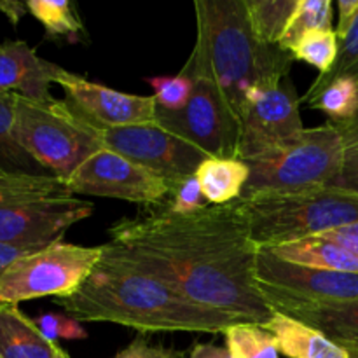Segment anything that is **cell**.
<instances>
[{
	"label": "cell",
	"mask_w": 358,
	"mask_h": 358,
	"mask_svg": "<svg viewBox=\"0 0 358 358\" xmlns=\"http://www.w3.org/2000/svg\"><path fill=\"white\" fill-rule=\"evenodd\" d=\"M311 30H332L331 0H297L285 34L280 41V48L290 52L296 42Z\"/></svg>",
	"instance_id": "obj_26"
},
{
	"label": "cell",
	"mask_w": 358,
	"mask_h": 358,
	"mask_svg": "<svg viewBox=\"0 0 358 358\" xmlns=\"http://www.w3.org/2000/svg\"><path fill=\"white\" fill-rule=\"evenodd\" d=\"M14 138L48 173L63 182L90 156L105 149L100 128L65 100L35 101L16 94Z\"/></svg>",
	"instance_id": "obj_6"
},
{
	"label": "cell",
	"mask_w": 358,
	"mask_h": 358,
	"mask_svg": "<svg viewBox=\"0 0 358 358\" xmlns=\"http://www.w3.org/2000/svg\"><path fill=\"white\" fill-rule=\"evenodd\" d=\"M250 177L241 196L334 185L345 164V140L334 122L304 131L285 145L245 161Z\"/></svg>",
	"instance_id": "obj_7"
},
{
	"label": "cell",
	"mask_w": 358,
	"mask_h": 358,
	"mask_svg": "<svg viewBox=\"0 0 358 358\" xmlns=\"http://www.w3.org/2000/svg\"><path fill=\"white\" fill-rule=\"evenodd\" d=\"M308 107L324 112L331 122L341 124L358 114V83L350 77L311 84L310 91L303 98Z\"/></svg>",
	"instance_id": "obj_21"
},
{
	"label": "cell",
	"mask_w": 358,
	"mask_h": 358,
	"mask_svg": "<svg viewBox=\"0 0 358 358\" xmlns=\"http://www.w3.org/2000/svg\"><path fill=\"white\" fill-rule=\"evenodd\" d=\"M175 358H231L229 350L226 346L217 345H196L187 355Z\"/></svg>",
	"instance_id": "obj_37"
},
{
	"label": "cell",
	"mask_w": 358,
	"mask_h": 358,
	"mask_svg": "<svg viewBox=\"0 0 358 358\" xmlns=\"http://www.w3.org/2000/svg\"><path fill=\"white\" fill-rule=\"evenodd\" d=\"M194 49L182 72L208 79L240 124L257 84L289 76L292 55L255 37L245 0H196Z\"/></svg>",
	"instance_id": "obj_3"
},
{
	"label": "cell",
	"mask_w": 358,
	"mask_h": 358,
	"mask_svg": "<svg viewBox=\"0 0 358 358\" xmlns=\"http://www.w3.org/2000/svg\"><path fill=\"white\" fill-rule=\"evenodd\" d=\"M255 37L268 45H280L297 0H245Z\"/></svg>",
	"instance_id": "obj_24"
},
{
	"label": "cell",
	"mask_w": 358,
	"mask_h": 358,
	"mask_svg": "<svg viewBox=\"0 0 358 358\" xmlns=\"http://www.w3.org/2000/svg\"><path fill=\"white\" fill-rule=\"evenodd\" d=\"M56 84L65 91V101L100 129L126 128L156 122L154 96L122 93L62 69Z\"/></svg>",
	"instance_id": "obj_14"
},
{
	"label": "cell",
	"mask_w": 358,
	"mask_h": 358,
	"mask_svg": "<svg viewBox=\"0 0 358 358\" xmlns=\"http://www.w3.org/2000/svg\"><path fill=\"white\" fill-rule=\"evenodd\" d=\"M56 350L20 308L0 304V358H55Z\"/></svg>",
	"instance_id": "obj_18"
},
{
	"label": "cell",
	"mask_w": 358,
	"mask_h": 358,
	"mask_svg": "<svg viewBox=\"0 0 358 358\" xmlns=\"http://www.w3.org/2000/svg\"><path fill=\"white\" fill-rule=\"evenodd\" d=\"M299 105L290 73L257 84L241 114L236 159L250 161L299 136L306 128Z\"/></svg>",
	"instance_id": "obj_10"
},
{
	"label": "cell",
	"mask_w": 358,
	"mask_h": 358,
	"mask_svg": "<svg viewBox=\"0 0 358 358\" xmlns=\"http://www.w3.org/2000/svg\"><path fill=\"white\" fill-rule=\"evenodd\" d=\"M114 358H175V355L164 346L150 345L147 339L135 338Z\"/></svg>",
	"instance_id": "obj_32"
},
{
	"label": "cell",
	"mask_w": 358,
	"mask_h": 358,
	"mask_svg": "<svg viewBox=\"0 0 358 358\" xmlns=\"http://www.w3.org/2000/svg\"><path fill=\"white\" fill-rule=\"evenodd\" d=\"M34 322L51 343H56V339L77 341V339L87 338V332L83 327V324L66 313H45Z\"/></svg>",
	"instance_id": "obj_31"
},
{
	"label": "cell",
	"mask_w": 358,
	"mask_h": 358,
	"mask_svg": "<svg viewBox=\"0 0 358 358\" xmlns=\"http://www.w3.org/2000/svg\"><path fill=\"white\" fill-rule=\"evenodd\" d=\"M334 185L358 192V145L345 147V164Z\"/></svg>",
	"instance_id": "obj_34"
},
{
	"label": "cell",
	"mask_w": 358,
	"mask_h": 358,
	"mask_svg": "<svg viewBox=\"0 0 358 358\" xmlns=\"http://www.w3.org/2000/svg\"><path fill=\"white\" fill-rule=\"evenodd\" d=\"M338 77H350L358 83V14L345 37L339 38L338 59L331 72L318 76L315 80L325 83V80L338 79Z\"/></svg>",
	"instance_id": "obj_29"
},
{
	"label": "cell",
	"mask_w": 358,
	"mask_h": 358,
	"mask_svg": "<svg viewBox=\"0 0 358 358\" xmlns=\"http://www.w3.org/2000/svg\"><path fill=\"white\" fill-rule=\"evenodd\" d=\"M93 213V203L76 198L55 175H0L2 243H55Z\"/></svg>",
	"instance_id": "obj_5"
},
{
	"label": "cell",
	"mask_w": 358,
	"mask_h": 358,
	"mask_svg": "<svg viewBox=\"0 0 358 358\" xmlns=\"http://www.w3.org/2000/svg\"><path fill=\"white\" fill-rule=\"evenodd\" d=\"M276 313L289 315L324 332L352 358H358V301L329 306H294Z\"/></svg>",
	"instance_id": "obj_17"
},
{
	"label": "cell",
	"mask_w": 358,
	"mask_h": 358,
	"mask_svg": "<svg viewBox=\"0 0 358 358\" xmlns=\"http://www.w3.org/2000/svg\"><path fill=\"white\" fill-rule=\"evenodd\" d=\"M255 282L273 311L358 301V273L292 264L266 250H259L255 257Z\"/></svg>",
	"instance_id": "obj_9"
},
{
	"label": "cell",
	"mask_w": 358,
	"mask_h": 358,
	"mask_svg": "<svg viewBox=\"0 0 358 358\" xmlns=\"http://www.w3.org/2000/svg\"><path fill=\"white\" fill-rule=\"evenodd\" d=\"M208 205L210 203L205 199L201 187L196 180V175H192L170 185V196L163 206L173 213H192Z\"/></svg>",
	"instance_id": "obj_30"
},
{
	"label": "cell",
	"mask_w": 358,
	"mask_h": 358,
	"mask_svg": "<svg viewBox=\"0 0 358 358\" xmlns=\"http://www.w3.org/2000/svg\"><path fill=\"white\" fill-rule=\"evenodd\" d=\"M28 14L44 27L45 38H69L77 42L84 34V24L76 6L66 0H28Z\"/></svg>",
	"instance_id": "obj_23"
},
{
	"label": "cell",
	"mask_w": 358,
	"mask_h": 358,
	"mask_svg": "<svg viewBox=\"0 0 358 358\" xmlns=\"http://www.w3.org/2000/svg\"><path fill=\"white\" fill-rule=\"evenodd\" d=\"M62 66L37 56L24 41L0 44V93H14L35 101H55L51 84Z\"/></svg>",
	"instance_id": "obj_15"
},
{
	"label": "cell",
	"mask_w": 358,
	"mask_h": 358,
	"mask_svg": "<svg viewBox=\"0 0 358 358\" xmlns=\"http://www.w3.org/2000/svg\"><path fill=\"white\" fill-rule=\"evenodd\" d=\"M275 257L292 264L308 266L315 269H329V271L358 273V259L353 257L345 248L338 247L332 241L322 236L304 238V240L290 241V243L276 245L266 248Z\"/></svg>",
	"instance_id": "obj_19"
},
{
	"label": "cell",
	"mask_w": 358,
	"mask_h": 358,
	"mask_svg": "<svg viewBox=\"0 0 358 358\" xmlns=\"http://www.w3.org/2000/svg\"><path fill=\"white\" fill-rule=\"evenodd\" d=\"M231 358H280L275 336L262 324L240 322L224 332Z\"/></svg>",
	"instance_id": "obj_25"
},
{
	"label": "cell",
	"mask_w": 358,
	"mask_h": 358,
	"mask_svg": "<svg viewBox=\"0 0 358 358\" xmlns=\"http://www.w3.org/2000/svg\"><path fill=\"white\" fill-rule=\"evenodd\" d=\"M250 168L236 157H206L196 171V180L210 205H227L243 194Z\"/></svg>",
	"instance_id": "obj_20"
},
{
	"label": "cell",
	"mask_w": 358,
	"mask_h": 358,
	"mask_svg": "<svg viewBox=\"0 0 358 358\" xmlns=\"http://www.w3.org/2000/svg\"><path fill=\"white\" fill-rule=\"evenodd\" d=\"M338 9H339V21H338V27H336V34H338V38H343L357 17L358 0H339Z\"/></svg>",
	"instance_id": "obj_36"
},
{
	"label": "cell",
	"mask_w": 358,
	"mask_h": 358,
	"mask_svg": "<svg viewBox=\"0 0 358 358\" xmlns=\"http://www.w3.org/2000/svg\"><path fill=\"white\" fill-rule=\"evenodd\" d=\"M105 149H110L173 185L192 177L206 154L154 124L100 129Z\"/></svg>",
	"instance_id": "obj_13"
},
{
	"label": "cell",
	"mask_w": 358,
	"mask_h": 358,
	"mask_svg": "<svg viewBox=\"0 0 358 358\" xmlns=\"http://www.w3.org/2000/svg\"><path fill=\"white\" fill-rule=\"evenodd\" d=\"M101 257L103 245L80 247L62 240L49 243L7 269L0 280V304L17 306L41 297L65 299L90 278Z\"/></svg>",
	"instance_id": "obj_8"
},
{
	"label": "cell",
	"mask_w": 358,
	"mask_h": 358,
	"mask_svg": "<svg viewBox=\"0 0 358 358\" xmlns=\"http://www.w3.org/2000/svg\"><path fill=\"white\" fill-rule=\"evenodd\" d=\"M338 129L341 131L343 140H345V147H353L358 145V114L350 121L341 122V124H336Z\"/></svg>",
	"instance_id": "obj_39"
},
{
	"label": "cell",
	"mask_w": 358,
	"mask_h": 358,
	"mask_svg": "<svg viewBox=\"0 0 358 358\" xmlns=\"http://www.w3.org/2000/svg\"><path fill=\"white\" fill-rule=\"evenodd\" d=\"M149 84L154 90V101L157 110L178 112L187 105L194 91V79L180 72L173 77H150Z\"/></svg>",
	"instance_id": "obj_28"
},
{
	"label": "cell",
	"mask_w": 358,
	"mask_h": 358,
	"mask_svg": "<svg viewBox=\"0 0 358 358\" xmlns=\"http://www.w3.org/2000/svg\"><path fill=\"white\" fill-rule=\"evenodd\" d=\"M58 306L79 322H107L140 332L224 334L240 318L199 306L149 273L103 254L90 278Z\"/></svg>",
	"instance_id": "obj_2"
},
{
	"label": "cell",
	"mask_w": 358,
	"mask_h": 358,
	"mask_svg": "<svg viewBox=\"0 0 358 358\" xmlns=\"http://www.w3.org/2000/svg\"><path fill=\"white\" fill-rule=\"evenodd\" d=\"M48 247V245H14V243H2L0 241V280L6 275L7 269L17 261V259L24 257L28 254L41 250V248Z\"/></svg>",
	"instance_id": "obj_35"
},
{
	"label": "cell",
	"mask_w": 358,
	"mask_h": 358,
	"mask_svg": "<svg viewBox=\"0 0 358 358\" xmlns=\"http://www.w3.org/2000/svg\"><path fill=\"white\" fill-rule=\"evenodd\" d=\"M320 236L332 241V243H336L338 247L345 248V250L350 252L353 257L358 259V222L336 227V229L327 231V233L320 234Z\"/></svg>",
	"instance_id": "obj_33"
},
{
	"label": "cell",
	"mask_w": 358,
	"mask_h": 358,
	"mask_svg": "<svg viewBox=\"0 0 358 358\" xmlns=\"http://www.w3.org/2000/svg\"><path fill=\"white\" fill-rule=\"evenodd\" d=\"M257 250L358 222V192L338 185L238 198Z\"/></svg>",
	"instance_id": "obj_4"
},
{
	"label": "cell",
	"mask_w": 358,
	"mask_h": 358,
	"mask_svg": "<svg viewBox=\"0 0 358 358\" xmlns=\"http://www.w3.org/2000/svg\"><path fill=\"white\" fill-rule=\"evenodd\" d=\"M339 38L336 30H311L296 42L290 55L294 59L308 63L320 72V76L331 72L338 59Z\"/></svg>",
	"instance_id": "obj_27"
},
{
	"label": "cell",
	"mask_w": 358,
	"mask_h": 358,
	"mask_svg": "<svg viewBox=\"0 0 358 358\" xmlns=\"http://www.w3.org/2000/svg\"><path fill=\"white\" fill-rule=\"evenodd\" d=\"M73 196L122 199L145 206H163L170 196L166 180L110 149L87 157L65 180Z\"/></svg>",
	"instance_id": "obj_12"
},
{
	"label": "cell",
	"mask_w": 358,
	"mask_h": 358,
	"mask_svg": "<svg viewBox=\"0 0 358 358\" xmlns=\"http://www.w3.org/2000/svg\"><path fill=\"white\" fill-rule=\"evenodd\" d=\"M192 79L194 91L187 105L178 112L156 108V124L208 157H236L240 124L208 79Z\"/></svg>",
	"instance_id": "obj_11"
},
{
	"label": "cell",
	"mask_w": 358,
	"mask_h": 358,
	"mask_svg": "<svg viewBox=\"0 0 358 358\" xmlns=\"http://www.w3.org/2000/svg\"><path fill=\"white\" fill-rule=\"evenodd\" d=\"M264 327L275 336L280 353L289 358H352L324 332L289 315L275 311Z\"/></svg>",
	"instance_id": "obj_16"
},
{
	"label": "cell",
	"mask_w": 358,
	"mask_h": 358,
	"mask_svg": "<svg viewBox=\"0 0 358 358\" xmlns=\"http://www.w3.org/2000/svg\"><path fill=\"white\" fill-rule=\"evenodd\" d=\"M108 236L103 254L156 276L199 306L252 324L275 317L255 282L259 250L238 199L192 213L159 206L117 220Z\"/></svg>",
	"instance_id": "obj_1"
},
{
	"label": "cell",
	"mask_w": 358,
	"mask_h": 358,
	"mask_svg": "<svg viewBox=\"0 0 358 358\" xmlns=\"http://www.w3.org/2000/svg\"><path fill=\"white\" fill-rule=\"evenodd\" d=\"M16 94L0 93V175H51L14 138Z\"/></svg>",
	"instance_id": "obj_22"
},
{
	"label": "cell",
	"mask_w": 358,
	"mask_h": 358,
	"mask_svg": "<svg viewBox=\"0 0 358 358\" xmlns=\"http://www.w3.org/2000/svg\"><path fill=\"white\" fill-rule=\"evenodd\" d=\"M0 13L6 14L9 17L10 23L16 27L20 23L21 17L28 13L27 9V3H21V2H13V0H2L0 2Z\"/></svg>",
	"instance_id": "obj_38"
},
{
	"label": "cell",
	"mask_w": 358,
	"mask_h": 358,
	"mask_svg": "<svg viewBox=\"0 0 358 358\" xmlns=\"http://www.w3.org/2000/svg\"><path fill=\"white\" fill-rule=\"evenodd\" d=\"M55 358H70V357L66 355V353L63 352V350L59 348V346H58V350H56V355H55Z\"/></svg>",
	"instance_id": "obj_40"
}]
</instances>
